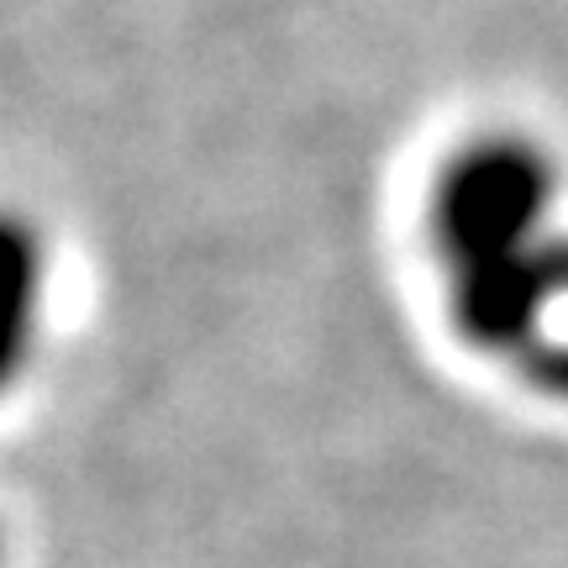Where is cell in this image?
Returning a JSON list of instances; mask_svg holds the SVG:
<instances>
[{
	"mask_svg": "<svg viewBox=\"0 0 568 568\" xmlns=\"http://www.w3.org/2000/svg\"><path fill=\"white\" fill-rule=\"evenodd\" d=\"M432 247L468 343L568 395V237L552 180L521 148H479L432 195Z\"/></svg>",
	"mask_w": 568,
	"mask_h": 568,
	"instance_id": "obj_1",
	"label": "cell"
},
{
	"mask_svg": "<svg viewBox=\"0 0 568 568\" xmlns=\"http://www.w3.org/2000/svg\"><path fill=\"white\" fill-rule=\"evenodd\" d=\"M38 326V253L17 226H0V389L27 364Z\"/></svg>",
	"mask_w": 568,
	"mask_h": 568,
	"instance_id": "obj_2",
	"label": "cell"
}]
</instances>
